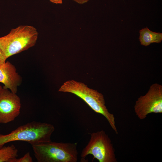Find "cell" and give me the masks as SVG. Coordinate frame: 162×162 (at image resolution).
I'll use <instances>...</instances> for the list:
<instances>
[{"label":"cell","mask_w":162,"mask_h":162,"mask_svg":"<svg viewBox=\"0 0 162 162\" xmlns=\"http://www.w3.org/2000/svg\"><path fill=\"white\" fill-rule=\"evenodd\" d=\"M22 79L16 71L15 66L8 61L0 65V82L4 87L16 93L17 87L21 84Z\"/></svg>","instance_id":"cell-8"},{"label":"cell","mask_w":162,"mask_h":162,"mask_svg":"<svg viewBox=\"0 0 162 162\" xmlns=\"http://www.w3.org/2000/svg\"><path fill=\"white\" fill-rule=\"evenodd\" d=\"M139 33V40L141 45L147 46L151 43H159L162 41V33L152 32L147 27L142 29Z\"/></svg>","instance_id":"cell-9"},{"label":"cell","mask_w":162,"mask_h":162,"mask_svg":"<svg viewBox=\"0 0 162 162\" xmlns=\"http://www.w3.org/2000/svg\"><path fill=\"white\" fill-rule=\"evenodd\" d=\"M54 126L49 123L33 121L21 125L7 134H0V148L14 141L27 142L31 145L51 141Z\"/></svg>","instance_id":"cell-2"},{"label":"cell","mask_w":162,"mask_h":162,"mask_svg":"<svg viewBox=\"0 0 162 162\" xmlns=\"http://www.w3.org/2000/svg\"><path fill=\"white\" fill-rule=\"evenodd\" d=\"M90 140L83 149L80 156L84 159L91 154L99 162H117L115 150L108 135L102 130L90 134Z\"/></svg>","instance_id":"cell-5"},{"label":"cell","mask_w":162,"mask_h":162,"mask_svg":"<svg viewBox=\"0 0 162 162\" xmlns=\"http://www.w3.org/2000/svg\"><path fill=\"white\" fill-rule=\"evenodd\" d=\"M18 151L14 145L0 148V162H11L18 156Z\"/></svg>","instance_id":"cell-10"},{"label":"cell","mask_w":162,"mask_h":162,"mask_svg":"<svg viewBox=\"0 0 162 162\" xmlns=\"http://www.w3.org/2000/svg\"><path fill=\"white\" fill-rule=\"evenodd\" d=\"M2 88H3L0 85V93L1 92Z\"/></svg>","instance_id":"cell-15"},{"label":"cell","mask_w":162,"mask_h":162,"mask_svg":"<svg viewBox=\"0 0 162 162\" xmlns=\"http://www.w3.org/2000/svg\"><path fill=\"white\" fill-rule=\"evenodd\" d=\"M58 91L72 93L81 99L94 112L104 116L115 133L118 134L115 117L113 114L109 111L105 105L104 96L102 93L89 88L84 83L74 80L65 82Z\"/></svg>","instance_id":"cell-1"},{"label":"cell","mask_w":162,"mask_h":162,"mask_svg":"<svg viewBox=\"0 0 162 162\" xmlns=\"http://www.w3.org/2000/svg\"><path fill=\"white\" fill-rule=\"evenodd\" d=\"M51 2L56 4H62V0H50Z\"/></svg>","instance_id":"cell-14"},{"label":"cell","mask_w":162,"mask_h":162,"mask_svg":"<svg viewBox=\"0 0 162 162\" xmlns=\"http://www.w3.org/2000/svg\"><path fill=\"white\" fill-rule=\"evenodd\" d=\"M6 59L3 52L0 47V65L5 63Z\"/></svg>","instance_id":"cell-12"},{"label":"cell","mask_w":162,"mask_h":162,"mask_svg":"<svg viewBox=\"0 0 162 162\" xmlns=\"http://www.w3.org/2000/svg\"><path fill=\"white\" fill-rule=\"evenodd\" d=\"M38 36V32L34 26L20 25L0 37V47L7 59L34 46Z\"/></svg>","instance_id":"cell-4"},{"label":"cell","mask_w":162,"mask_h":162,"mask_svg":"<svg viewBox=\"0 0 162 162\" xmlns=\"http://www.w3.org/2000/svg\"><path fill=\"white\" fill-rule=\"evenodd\" d=\"M21 108L19 97L3 87L0 93V123L13 121L19 115Z\"/></svg>","instance_id":"cell-7"},{"label":"cell","mask_w":162,"mask_h":162,"mask_svg":"<svg viewBox=\"0 0 162 162\" xmlns=\"http://www.w3.org/2000/svg\"><path fill=\"white\" fill-rule=\"evenodd\" d=\"M80 4H82L87 2L89 0H72Z\"/></svg>","instance_id":"cell-13"},{"label":"cell","mask_w":162,"mask_h":162,"mask_svg":"<svg viewBox=\"0 0 162 162\" xmlns=\"http://www.w3.org/2000/svg\"><path fill=\"white\" fill-rule=\"evenodd\" d=\"M135 113L140 120L145 119L151 113H162V86L152 84L146 93L141 96L136 101L134 107Z\"/></svg>","instance_id":"cell-6"},{"label":"cell","mask_w":162,"mask_h":162,"mask_svg":"<svg viewBox=\"0 0 162 162\" xmlns=\"http://www.w3.org/2000/svg\"><path fill=\"white\" fill-rule=\"evenodd\" d=\"M77 144L51 141L31 145L38 162H76Z\"/></svg>","instance_id":"cell-3"},{"label":"cell","mask_w":162,"mask_h":162,"mask_svg":"<svg viewBox=\"0 0 162 162\" xmlns=\"http://www.w3.org/2000/svg\"><path fill=\"white\" fill-rule=\"evenodd\" d=\"M33 159L29 152L27 153L24 155L19 158H16L13 159L11 162H32Z\"/></svg>","instance_id":"cell-11"}]
</instances>
